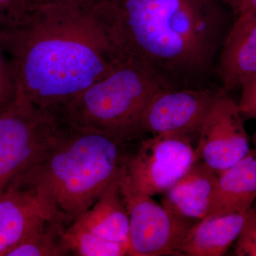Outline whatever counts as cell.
<instances>
[{
	"instance_id": "obj_1",
	"label": "cell",
	"mask_w": 256,
	"mask_h": 256,
	"mask_svg": "<svg viewBox=\"0 0 256 256\" xmlns=\"http://www.w3.org/2000/svg\"><path fill=\"white\" fill-rule=\"evenodd\" d=\"M0 46L14 66L18 98L55 114L124 60L90 0L34 6L0 34Z\"/></svg>"
},
{
	"instance_id": "obj_2",
	"label": "cell",
	"mask_w": 256,
	"mask_h": 256,
	"mask_svg": "<svg viewBox=\"0 0 256 256\" xmlns=\"http://www.w3.org/2000/svg\"><path fill=\"white\" fill-rule=\"evenodd\" d=\"M124 60L140 64L172 88L213 68L228 32L218 0H92Z\"/></svg>"
},
{
	"instance_id": "obj_3",
	"label": "cell",
	"mask_w": 256,
	"mask_h": 256,
	"mask_svg": "<svg viewBox=\"0 0 256 256\" xmlns=\"http://www.w3.org/2000/svg\"><path fill=\"white\" fill-rule=\"evenodd\" d=\"M64 126L60 139L46 156L8 188H32L68 224L88 210L120 172L124 140L94 130Z\"/></svg>"
},
{
	"instance_id": "obj_4",
	"label": "cell",
	"mask_w": 256,
	"mask_h": 256,
	"mask_svg": "<svg viewBox=\"0 0 256 256\" xmlns=\"http://www.w3.org/2000/svg\"><path fill=\"white\" fill-rule=\"evenodd\" d=\"M171 88L133 60H124L57 114L67 126L128 139L140 132L143 112L160 89Z\"/></svg>"
},
{
	"instance_id": "obj_5",
	"label": "cell",
	"mask_w": 256,
	"mask_h": 256,
	"mask_svg": "<svg viewBox=\"0 0 256 256\" xmlns=\"http://www.w3.org/2000/svg\"><path fill=\"white\" fill-rule=\"evenodd\" d=\"M63 129L56 114L20 98L0 112V195L46 156Z\"/></svg>"
},
{
	"instance_id": "obj_6",
	"label": "cell",
	"mask_w": 256,
	"mask_h": 256,
	"mask_svg": "<svg viewBox=\"0 0 256 256\" xmlns=\"http://www.w3.org/2000/svg\"><path fill=\"white\" fill-rule=\"evenodd\" d=\"M120 188L129 216L128 255L182 256L180 248L192 226L188 220L136 190L126 174L124 164Z\"/></svg>"
},
{
	"instance_id": "obj_7",
	"label": "cell",
	"mask_w": 256,
	"mask_h": 256,
	"mask_svg": "<svg viewBox=\"0 0 256 256\" xmlns=\"http://www.w3.org/2000/svg\"><path fill=\"white\" fill-rule=\"evenodd\" d=\"M196 161L191 138L158 134L142 141L136 156L124 162V172L136 190L152 196L168 191Z\"/></svg>"
},
{
	"instance_id": "obj_8",
	"label": "cell",
	"mask_w": 256,
	"mask_h": 256,
	"mask_svg": "<svg viewBox=\"0 0 256 256\" xmlns=\"http://www.w3.org/2000/svg\"><path fill=\"white\" fill-rule=\"evenodd\" d=\"M250 150L238 104L227 92L217 94L200 127L196 161L220 172L238 162Z\"/></svg>"
},
{
	"instance_id": "obj_9",
	"label": "cell",
	"mask_w": 256,
	"mask_h": 256,
	"mask_svg": "<svg viewBox=\"0 0 256 256\" xmlns=\"http://www.w3.org/2000/svg\"><path fill=\"white\" fill-rule=\"evenodd\" d=\"M217 94L210 90L180 88L160 89L143 112L140 132L191 138L200 127Z\"/></svg>"
},
{
	"instance_id": "obj_10",
	"label": "cell",
	"mask_w": 256,
	"mask_h": 256,
	"mask_svg": "<svg viewBox=\"0 0 256 256\" xmlns=\"http://www.w3.org/2000/svg\"><path fill=\"white\" fill-rule=\"evenodd\" d=\"M55 220H62L34 190L8 188L0 195V256Z\"/></svg>"
},
{
	"instance_id": "obj_11",
	"label": "cell",
	"mask_w": 256,
	"mask_h": 256,
	"mask_svg": "<svg viewBox=\"0 0 256 256\" xmlns=\"http://www.w3.org/2000/svg\"><path fill=\"white\" fill-rule=\"evenodd\" d=\"M217 72L227 94L256 74V12L235 18L220 48Z\"/></svg>"
},
{
	"instance_id": "obj_12",
	"label": "cell",
	"mask_w": 256,
	"mask_h": 256,
	"mask_svg": "<svg viewBox=\"0 0 256 256\" xmlns=\"http://www.w3.org/2000/svg\"><path fill=\"white\" fill-rule=\"evenodd\" d=\"M256 200V151L250 150L238 162L218 172L206 216L244 214Z\"/></svg>"
},
{
	"instance_id": "obj_13",
	"label": "cell",
	"mask_w": 256,
	"mask_h": 256,
	"mask_svg": "<svg viewBox=\"0 0 256 256\" xmlns=\"http://www.w3.org/2000/svg\"><path fill=\"white\" fill-rule=\"evenodd\" d=\"M218 176V172L197 160L165 192L163 206L186 220H202L210 212Z\"/></svg>"
},
{
	"instance_id": "obj_14",
	"label": "cell",
	"mask_w": 256,
	"mask_h": 256,
	"mask_svg": "<svg viewBox=\"0 0 256 256\" xmlns=\"http://www.w3.org/2000/svg\"><path fill=\"white\" fill-rule=\"evenodd\" d=\"M122 168L99 200L75 220L97 236L129 248V216L120 188Z\"/></svg>"
},
{
	"instance_id": "obj_15",
	"label": "cell",
	"mask_w": 256,
	"mask_h": 256,
	"mask_svg": "<svg viewBox=\"0 0 256 256\" xmlns=\"http://www.w3.org/2000/svg\"><path fill=\"white\" fill-rule=\"evenodd\" d=\"M246 212L206 216L192 226L180 248L182 256H220L238 238Z\"/></svg>"
},
{
	"instance_id": "obj_16",
	"label": "cell",
	"mask_w": 256,
	"mask_h": 256,
	"mask_svg": "<svg viewBox=\"0 0 256 256\" xmlns=\"http://www.w3.org/2000/svg\"><path fill=\"white\" fill-rule=\"evenodd\" d=\"M67 224L55 220L14 246L5 256H60L69 255L63 235Z\"/></svg>"
},
{
	"instance_id": "obj_17",
	"label": "cell",
	"mask_w": 256,
	"mask_h": 256,
	"mask_svg": "<svg viewBox=\"0 0 256 256\" xmlns=\"http://www.w3.org/2000/svg\"><path fill=\"white\" fill-rule=\"evenodd\" d=\"M63 242L68 254H73L75 256L128 255V247L97 236L76 220L72 222L64 230Z\"/></svg>"
},
{
	"instance_id": "obj_18",
	"label": "cell",
	"mask_w": 256,
	"mask_h": 256,
	"mask_svg": "<svg viewBox=\"0 0 256 256\" xmlns=\"http://www.w3.org/2000/svg\"><path fill=\"white\" fill-rule=\"evenodd\" d=\"M18 77L12 62L0 46V112L14 104L18 98Z\"/></svg>"
},
{
	"instance_id": "obj_19",
	"label": "cell",
	"mask_w": 256,
	"mask_h": 256,
	"mask_svg": "<svg viewBox=\"0 0 256 256\" xmlns=\"http://www.w3.org/2000/svg\"><path fill=\"white\" fill-rule=\"evenodd\" d=\"M30 0H0V34L24 22L32 9Z\"/></svg>"
},
{
	"instance_id": "obj_20",
	"label": "cell",
	"mask_w": 256,
	"mask_h": 256,
	"mask_svg": "<svg viewBox=\"0 0 256 256\" xmlns=\"http://www.w3.org/2000/svg\"><path fill=\"white\" fill-rule=\"evenodd\" d=\"M236 255L256 256V208L248 210L236 240Z\"/></svg>"
},
{
	"instance_id": "obj_21",
	"label": "cell",
	"mask_w": 256,
	"mask_h": 256,
	"mask_svg": "<svg viewBox=\"0 0 256 256\" xmlns=\"http://www.w3.org/2000/svg\"><path fill=\"white\" fill-rule=\"evenodd\" d=\"M238 104L244 119H256V74L242 84Z\"/></svg>"
},
{
	"instance_id": "obj_22",
	"label": "cell",
	"mask_w": 256,
	"mask_h": 256,
	"mask_svg": "<svg viewBox=\"0 0 256 256\" xmlns=\"http://www.w3.org/2000/svg\"><path fill=\"white\" fill-rule=\"evenodd\" d=\"M232 8L236 18L256 12V0H224Z\"/></svg>"
},
{
	"instance_id": "obj_23",
	"label": "cell",
	"mask_w": 256,
	"mask_h": 256,
	"mask_svg": "<svg viewBox=\"0 0 256 256\" xmlns=\"http://www.w3.org/2000/svg\"><path fill=\"white\" fill-rule=\"evenodd\" d=\"M32 6L36 5L48 4V3L56 2L63 1V0H30Z\"/></svg>"
},
{
	"instance_id": "obj_24",
	"label": "cell",
	"mask_w": 256,
	"mask_h": 256,
	"mask_svg": "<svg viewBox=\"0 0 256 256\" xmlns=\"http://www.w3.org/2000/svg\"><path fill=\"white\" fill-rule=\"evenodd\" d=\"M254 144H255V150L256 151V132L255 133V136H254Z\"/></svg>"
}]
</instances>
